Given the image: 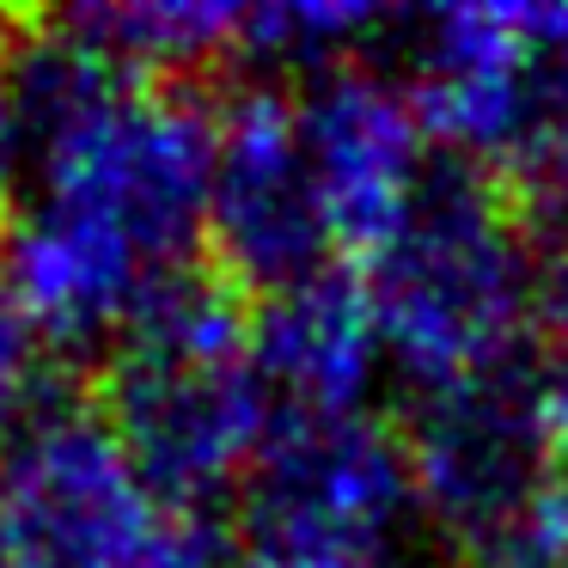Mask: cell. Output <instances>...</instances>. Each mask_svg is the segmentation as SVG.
<instances>
[{
  "label": "cell",
  "mask_w": 568,
  "mask_h": 568,
  "mask_svg": "<svg viewBox=\"0 0 568 568\" xmlns=\"http://www.w3.org/2000/svg\"><path fill=\"white\" fill-rule=\"evenodd\" d=\"M31 196L104 233L160 282L190 275L209 245L214 111L196 99L104 68L50 31L19 55Z\"/></svg>",
  "instance_id": "6da1fadb"
},
{
  "label": "cell",
  "mask_w": 568,
  "mask_h": 568,
  "mask_svg": "<svg viewBox=\"0 0 568 568\" xmlns=\"http://www.w3.org/2000/svg\"><path fill=\"white\" fill-rule=\"evenodd\" d=\"M379 318L385 367L422 397L519 367L538 318V257L514 196L470 165H440L416 214L361 275Z\"/></svg>",
  "instance_id": "7a4b0ae2"
},
{
  "label": "cell",
  "mask_w": 568,
  "mask_h": 568,
  "mask_svg": "<svg viewBox=\"0 0 568 568\" xmlns=\"http://www.w3.org/2000/svg\"><path fill=\"white\" fill-rule=\"evenodd\" d=\"M104 416L184 514L245 489L275 434V397L251 361V312L221 282H172L123 331Z\"/></svg>",
  "instance_id": "3957f363"
},
{
  "label": "cell",
  "mask_w": 568,
  "mask_h": 568,
  "mask_svg": "<svg viewBox=\"0 0 568 568\" xmlns=\"http://www.w3.org/2000/svg\"><path fill=\"white\" fill-rule=\"evenodd\" d=\"M404 453L422 519H434L470 568H568V501L544 422V373L519 361L422 397Z\"/></svg>",
  "instance_id": "277c9868"
},
{
  "label": "cell",
  "mask_w": 568,
  "mask_h": 568,
  "mask_svg": "<svg viewBox=\"0 0 568 568\" xmlns=\"http://www.w3.org/2000/svg\"><path fill=\"white\" fill-rule=\"evenodd\" d=\"M0 531L26 568H214L209 526L153 489L111 416L62 397L0 446Z\"/></svg>",
  "instance_id": "5b68a950"
},
{
  "label": "cell",
  "mask_w": 568,
  "mask_h": 568,
  "mask_svg": "<svg viewBox=\"0 0 568 568\" xmlns=\"http://www.w3.org/2000/svg\"><path fill=\"white\" fill-rule=\"evenodd\" d=\"M416 514L404 434L373 409L275 416L245 483L251 568H404Z\"/></svg>",
  "instance_id": "8992f818"
},
{
  "label": "cell",
  "mask_w": 568,
  "mask_h": 568,
  "mask_svg": "<svg viewBox=\"0 0 568 568\" xmlns=\"http://www.w3.org/2000/svg\"><path fill=\"white\" fill-rule=\"evenodd\" d=\"M416 111L458 165L514 172L568 123V7H440L416 19Z\"/></svg>",
  "instance_id": "52a82bcc"
},
{
  "label": "cell",
  "mask_w": 568,
  "mask_h": 568,
  "mask_svg": "<svg viewBox=\"0 0 568 568\" xmlns=\"http://www.w3.org/2000/svg\"><path fill=\"white\" fill-rule=\"evenodd\" d=\"M294 104L331 251L392 245L397 226L416 214L422 190L440 172L416 92L385 68L343 62L312 74Z\"/></svg>",
  "instance_id": "ba28073f"
},
{
  "label": "cell",
  "mask_w": 568,
  "mask_h": 568,
  "mask_svg": "<svg viewBox=\"0 0 568 568\" xmlns=\"http://www.w3.org/2000/svg\"><path fill=\"white\" fill-rule=\"evenodd\" d=\"M209 245L251 294H275L331 263V233L300 141V104L275 80L239 87L214 111Z\"/></svg>",
  "instance_id": "9c48e42d"
},
{
  "label": "cell",
  "mask_w": 568,
  "mask_h": 568,
  "mask_svg": "<svg viewBox=\"0 0 568 568\" xmlns=\"http://www.w3.org/2000/svg\"><path fill=\"white\" fill-rule=\"evenodd\" d=\"M251 361L282 416H355L385 373L367 282L336 263L263 294L251 312Z\"/></svg>",
  "instance_id": "30bf717a"
},
{
  "label": "cell",
  "mask_w": 568,
  "mask_h": 568,
  "mask_svg": "<svg viewBox=\"0 0 568 568\" xmlns=\"http://www.w3.org/2000/svg\"><path fill=\"white\" fill-rule=\"evenodd\" d=\"M239 26H245V7H226V0H104L55 19L62 38L135 80H165L214 55H239Z\"/></svg>",
  "instance_id": "8fae6325"
},
{
  "label": "cell",
  "mask_w": 568,
  "mask_h": 568,
  "mask_svg": "<svg viewBox=\"0 0 568 568\" xmlns=\"http://www.w3.org/2000/svg\"><path fill=\"white\" fill-rule=\"evenodd\" d=\"M392 19L367 0H263L245 7L239 26V55L263 68H300V74H324L361 55V43L379 38Z\"/></svg>",
  "instance_id": "7c38bea8"
},
{
  "label": "cell",
  "mask_w": 568,
  "mask_h": 568,
  "mask_svg": "<svg viewBox=\"0 0 568 568\" xmlns=\"http://www.w3.org/2000/svg\"><path fill=\"white\" fill-rule=\"evenodd\" d=\"M50 397V343L19 318V306L0 294V446L31 416H43Z\"/></svg>",
  "instance_id": "4fadbf2b"
},
{
  "label": "cell",
  "mask_w": 568,
  "mask_h": 568,
  "mask_svg": "<svg viewBox=\"0 0 568 568\" xmlns=\"http://www.w3.org/2000/svg\"><path fill=\"white\" fill-rule=\"evenodd\" d=\"M26 172V104H19V55L0 38V202Z\"/></svg>",
  "instance_id": "5bb4252c"
},
{
  "label": "cell",
  "mask_w": 568,
  "mask_h": 568,
  "mask_svg": "<svg viewBox=\"0 0 568 568\" xmlns=\"http://www.w3.org/2000/svg\"><path fill=\"white\" fill-rule=\"evenodd\" d=\"M538 324L568 348V233H556V245L538 257Z\"/></svg>",
  "instance_id": "9a60e30c"
},
{
  "label": "cell",
  "mask_w": 568,
  "mask_h": 568,
  "mask_svg": "<svg viewBox=\"0 0 568 568\" xmlns=\"http://www.w3.org/2000/svg\"><path fill=\"white\" fill-rule=\"evenodd\" d=\"M544 422H550V440H556V458L568 465V355L544 373Z\"/></svg>",
  "instance_id": "2e32d148"
},
{
  "label": "cell",
  "mask_w": 568,
  "mask_h": 568,
  "mask_svg": "<svg viewBox=\"0 0 568 568\" xmlns=\"http://www.w3.org/2000/svg\"><path fill=\"white\" fill-rule=\"evenodd\" d=\"M0 568H26V562H19V550L7 544V531H0Z\"/></svg>",
  "instance_id": "e0dca14e"
},
{
  "label": "cell",
  "mask_w": 568,
  "mask_h": 568,
  "mask_svg": "<svg viewBox=\"0 0 568 568\" xmlns=\"http://www.w3.org/2000/svg\"><path fill=\"white\" fill-rule=\"evenodd\" d=\"M562 501H568V465H562Z\"/></svg>",
  "instance_id": "ac0fdd59"
},
{
  "label": "cell",
  "mask_w": 568,
  "mask_h": 568,
  "mask_svg": "<svg viewBox=\"0 0 568 568\" xmlns=\"http://www.w3.org/2000/svg\"><path fill=\"white\" fill-rule=\"evenodd\" d=\"M245 568H251V562H245Z\"/></svg>",
  "instance_id": "d6986e66"
}]
</instances>
